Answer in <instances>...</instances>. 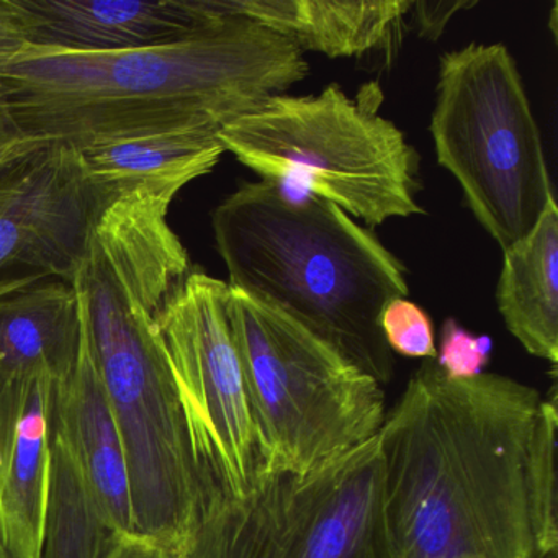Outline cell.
Here are the masks:
<instances>
[{
    "label": "cell",
    "instance_id": "obj_1",
    "mask_svg": "<svg viewBox=\"0 0 558 558\" xmlns=\"http://www.w3.org/2000/svg\"><path fill=\"white\" fill-rule=\"evenodd\" d=\"M538 404L505 375L420 365L377 434L395 558H537L525 462Z\"/></svg>",
    "mask_w": 558,
    "mask_h": 558
},
{
    "label": "cell",
    "instance_id": "obj_2",
    "mask_svg": "<svg viewBox=\"0 0 558 558\" xmlns=\"http://www.w3.org/2000/svg\"><path fill=\"white\" fill-rule=\"evenodd\" d=\"M308 73L292 41L225 15L181 40L135 50L22 45L0 60V102L31 142L83 146L166 130L220 132Z\"/></svg>",
    "mask_w": 558,
    "mask_h": 558
},
{
    "label": "cell",
    "instance_id": "obj_3",
    "mask_svg": "<svg viewBox=\"0 0 558 558\" xmlns=\"http://www.w3.org/2000/svg\"><path fill=\"white\" fill-rule=\"evenodd\" d=\"M228 286L279 310L378 384L393 375L380 315L407 299L404 264L316 195L244 182L211 215Z\"/></svg>",
    "mask_w": 558,
    "mask_h": 558
},
{
    "label": "cell",
    "instance_id": "obj_4",
    "mask_svg": "<svg viewBox=\"0 0 558 558\" xmlns=\"http://www.w3.org/2000/svg\"><path fill=\"white\" fill-rule=\"evenodd\" d=\"M372 99L339 84L315 96L270 97L218 132V142L260 181L316 195L368 227L424 215L420 155Z\"/></svg>",
    "mask_w": 558,
    "mask_h": 558
},
{
    "label": "cell",
    "instance_id": "obj_5",
    "mask_svg": "<svg viewBox=\"0 0 558 558\" xmlns=\"http://www.w3.org/2000/svg\"><path fill=\"white\" fill-rule=\"evenodd\" d=\"M227 312L259 473H306L377 437L387 414L378 381L279 310L231 287Z\"/></svg>",
    "mask_w": 558,
    "mask_h": 558
},
{
    "label": "cell",
    "instance_id": "obj_6",
    "mask_svg": "<svg viewBox=\"0 0 558 558\" xmlns=\"http://www.w3.org/2000/svg\"><path fill=\"white\" fill-rule=\"evenodd\" d=\"M429 132L437 162L501 250L555 201L541 129L505 45L472 41L439 58Z\"/></svg>",
    "mask_w": 558,
    "mask_h": 558
},
{
    "label": "cell",
    "instance_id": "obj_7",
    "mask_svg": "<svg viewBox=\"0 0 558 558\" xmlns=\"http://www.w3.org/2000/svg\"><path fill=\"white\" fill-rule=\"evenodd\" d=\"M171 558H395L378 437L306 473H259L208 493Z\"/></svg>",
    "mask_w": 558,
    "mask_h": 558
},
{
    "label": "cell",
    "instance_id": "obj_8",
    "mask_svg": "<svg viewBox=\"0 0 558 558\" xmlns=\"http://www.w3.org/2000/svg\"><path fill=\"white\" fill-rule=\"evenodd\" d=\"M228 293L223 280L191 270L158 318L205 496L244 495L260 472L256 424L228 319Z\"/></svg>",
    "mask_w": 558,
    "mask_h": 558
},
{
    "label": "cell",
    "instance_id": "obj_9",
    "mask_svg": "<svg viewBox=\"0 0 558 558\" xmlns=\"http://www.w3.org/2000/svg\"><path fill=\"white\" fill-rule=\"evenodd\" d=\"M102 210L73 145L41 143L0 165V300L74 282Z\"/></svg>",
    "mask_w": 558,
    "mask_h": 558
},
{
    "label": "cell",
    "instance_id": "obj_10",
    "mask_svg": "<svg viewBox=\"0 0 558 558\" xmlns=\"http://www.w3.org/2000/svg\"><path fill=\"white\" fill-rule=\"evenodd\" d=\"M22 45L135 50L171 44L218 21L208 0H9Z\"/></svg>",
    "mask_w": 558,
    "mask_h": 558
},
{
    "label": "cell",
    "instance_id": "obj_11",
    "mask_svg": "<svg viewBox=\"0 0 558 558\" xmlns=\"http://www.w3.org/2000/svg\"><path fill=\"white\" fill-rule=\"evenodd\" d=\"M57 381L0 375V550L8 558H40Z\"/></svg>",
    "mask_w": 558,
    "mask_h": 558
},
{
    "label": "cell",
    "instance_id": "obj_12",
    "mask_svg": "<svg viewBox=\"0 0 558 558\" xmlns=\"http://www.w3.org/2000/svg\"><path fill=\"white\" fill-rule=\"evenodd\" d=\"M77 295L81 310L80 349L68 377L57 381L53 417L107 514L120 532L132 535L135 534V525L125 449L94 357L86 308L80 290Z\"/></svg>",
    "mask_w": 558,
    "mask_h": 558
},
{
    "label": "cell",
    "instance_id": "obj_13",
    "mask_svg": "<svg viewBox=\"0 0 558 558\" xmlns=\"http://www.w3.org/2000/svg\"><path fill=\"white\" fill-rule=\"evenodd\" d=\"M217 130L138 133L74 146L84 175L104 207L130 192L171 198L214 171L225 155Z\"/></svg>",
    "mask_w": 558,
    "mask_h": 558
},
{
    "label": "cell",
    "instance_id": "obj_14",
    "mask_svg": "<svg viewBox=\"0 0 558 558\" xmlns=\"http://www.w3.org/2000/svg\"><path fill=\"white\" fill-rule=\"evenodd\" d=\"M411 0H210L215 15L251 19L302 53L362 57L387 47Z\"/></svg>",
    "mask_w": 558,
    "mask_h": 558
},
{
    "label": "cell",
    "instance_id": "obj_15",
    "mask_svg": "<svg viewBox=\"0 0 558 558\" xmlns=\"http://www.w3.org/2000/svg\"><path fill=\"white\" fill-rule=\"evenodd\" d=\"M76 286L45 280L0 300V375L68 377L80 349Z\"/></svg>",
    "mask_w": 558,
    "mask_h": 558
},
{
    "label": "cell",
    "instance_id": "obj_16",
    "mask_svg": "<svg viewBox=\"0 0 558 558\" xmlns=\"http://www.w3.org/2000/svg\"><path fill=\"white\" fill-rule=\"evenodd\" d=\"M496 303L522 348L557 371L558 205L551 201L522 240L502 250Z\"/></svg>",
    "mask_w": 558,
    "mask_h": 558
},
{
    "label": "cell",
    "instance_id": "obj_17",
    "mask_svg": "<svg viewBox=\"0 0 558 558\" xmlns=\"http://www.w3.org/2000/svg\"><path fill=\"white\" fill-rule=\"evenodd\" d=\"M125 535L107 514L51 413L40 558H110Z\"/></svg>",
    "mask_w": 558,
    "mask_h": 558
},
{
    "label": "cell",
    "instance_id": "obj_18",
    "mask_svg": "<svg viewBox=\"0 0 558 558\" xmlns=\"http://www.w3.org/2000/svg\"><path fill=\"white\" fill-rule=\"evenodd\" d=\"M557 433V387L554 385L547 400L538 404L525 462L529 515L537 558L557 554L558 547Z\"/></svg>",
    "mask_w": 558,
    "mask_h": 558
},
{
    "label": "cell",
    "instance_id": "obj_19",
    "mask_svg": "<svg viewBox=\"0 0 558 558\" xmlns=\"http://www.w3.org/2000/svg\"><path fill=\"white\" fill-rule=\"evenodd\" d=\"M380 329L391 352L410 359H436V336L430 316L416 303L397 299L385 306Z\"/></svg>",
    "mask_w": 558,
    "mask_h": 558
},
{
    "label": "cell",
    "instance_id": "obj_20",
    "mask_svg": "<svg viewBox=\"0 0 558 558\" xmlns=\"http://www.w3.org/2000/svg\"><path fill=\"white\" fill-rule=\"evenodd\" d=\"M492 351L493 339L489 336L472 335L457 319L447 318L440 335V349L434 361L447 377L463 380L485 374Z\"/></svg>",
    "mask_w": 558,
    "mask_h": 558
},
{
    "label": "cell",
    "instance_id": "obj_21",
    "mask_svg": "<svg viewBox=\"0 0 558 558\" xmlns=\"http://www.w3.org/2000/svg\"><path fill=\"white\" fill-rule=\"evenodd\" d=\"M475 5L476 0H440V2L416 0L411 5V11H413L417 35L426 40L437 41L446 31L447 24L456 17L457 12L469 11Z\"/></svg>",
    "mask_w": 558,
    "mask_h": 558
},
{
    "label": "cell",
    "instance_id": "obj_22",
    "mask_svg": "<svg viewBox=\"0 0 558 558\" xmlns=\"http://www.w3.org/2000/svg\"><path fill=\"white\" fill-rule=\"evenodd\" d=\"M37 145L38 143L25 138L4 104L0 102V165L17 158Z\"/></svg>",
    "mask_w": 558,
    "mask_h": 558
},
{
    "label": "cell",
    "instance_id": "obj_23",
    "mask_svg": "<svg viewBox=\"0 0 558 558\" xmlns=\"http://www.w3.org/2000/svg\"><path fill=\"white\" fill-rule=\"evenodd\" d=\"M110 558H171V551L153 538L132 534L122 538Z\"/></svg>",
    "mask_w": 558,
    "mask_h": 558
},
{
    "label": "cell",
    "instance_id": "obj_24",
    "mask_svg": "<svg viewBox=\"0 0 558 558\" xmlns=\"http://www.w3.org/2000/svg\"><path fill=\"white\" fill-rule=\"evenodd\" d=\"M22 47L21 35L15 25L9 0H0V60Z\"/></svg>",
    "mask_w": 558,
    "mask_h": 558
},
{
    "label": "cell",
    "instance_id": "obj_25",
    "mask_svg": "<svg viewBox=\"0 0 558 558\" xmlns=\"http://www.w3.org/2000/svg\"><path fill=\"white\" fill-rule=\"evenodd\" d=\"M0 558H8V555H5L4 551L0 550Z\"/></svg>",
    "mask_w": 558,
    "mask_h": 558
},
{
    "label": "cell",
    "instance_id": "obj_26",
    "mask_svg": "<svg viewBox=\"0 0 558 558\" xmlns=\"http://www.w3.org/2000/svg\"><path fill=\"white\" fill-rule=\"evenodd\" d=\"M547 558H557V554H551V555H548Z\"/></svg>",
    "mask_w": 558,
    "mask_h": 558
}]
</instances>
